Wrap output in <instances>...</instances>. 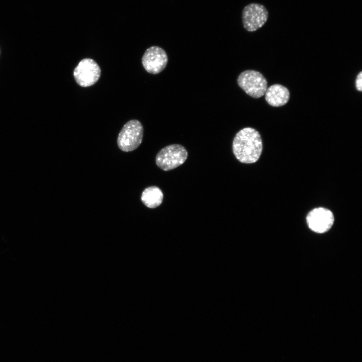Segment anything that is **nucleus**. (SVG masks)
<instances>
[{
  "label": "nucleus",
  "instance_id": "obj_6",
  "mask_svg": "<svg viewBox=\"0 0 362 362\" xmlns=\"http://www.w3.org/2000/svg\"><path fill=\"white\" fill-rule=\"evenodd\" d=\"M101 70L93 59L84 58L80 60L73 71L76 83L82 87H88L96 83L100 77Z\"/></svg>",
  "mask_w": 362,
  "mask_h": 362
},
{
  "label": "nucleus",
  "instance_id": "obj_10",
  "mask_svg": "<svg viewBox=\"0 0 362 362\" xmlns=\"http://www.w3.org/2000/svg\"><path fill=\"white\" fill-rule=\"evenodd\" d=\"M163 199L162 191L156 186H150L146 188L142 192L141 200L143 204L151 209L160 206Z\"/></svg>",
  "mask_w": 362,
  "mask_h": 362
},
{
  "label": "nucleus",
  "instance_id": "obj_8",
  "mask_svg": "<svg viewBox=\"0 0 362 362\" xmlns=\"http://www.w3.org/2000/svg\"><path fill=\"white\" fill-rule=\"evenodd\" d=\"M306 221L311 230L316 233H323L331 228L334 218L330 210L319 207L313 209L308 214Z\"/></svg>",
  "mask_w": 362,
  "mask_h": 362
},
{
  "label": "nucleus",
  "instance_id": "obj_9",
  "mask_svg": "<svg viewBox=\"0 0 362 362\" xmlns=\"http://www.w3.org/2000/svg\"><path fill=\"white\" fill-rule=\"evenodd\" d=\"M265 99L271 106L279 107L286 105L290 99L288 89L280 84H275L267 88Z\"/></svg>",
  "mask_w": 362,
  "mask_h": 362
},
{
  "label": "nucleus",
  "instance_id": "obj_7",
  "mask_svg": "<svg viewBox=\"0 0 362 362\" xmlns=\"http://www.w3.org/2000/svg\"><path fill=\"white\" fill-rule=\"evenodd\" d=\"M141 61L146 71L156 74L165 68L168 57L166 53L162 48L157 46H153L145 51Z\"/></svg>",
  "mask_w": 362,
  "mask_h": 362
},
{
  "label": "nucleus",
  "instance_id": "obj_5",
  "mask_svg": "<svg viewBox=\"0 0 362 362\" xmlns=\"http://www.w3.org/2000/svg\"><path fill=\"white\" fill-rule=\"evenodd\" d=\"M241 17L244 29L248 32H254L265 24L268 12L261 4L250 3L243 8Z\"/></svg>",
  "mask_w": 362,
  "mask_h": 362
},
{
  "label": "nucleus",
  "instance_id": "obj_3",
  "mask_svg": "<svg viewBox=\"0 0 362 362\" xmlns=\"http://www.w3.org/2000/svg\"><path fill=\"white\" fill-rule=\"evenodd\" d=\"M188 151L182 145L171 144L161 149L157 154V166L164 171L174 169L183 164L188 158Z\"/></svg>",
  "mask_w": 362,
  "mask_h": 362
},
{
  "label": "nucleus",
  "instance_id": "obj_11",
  "mask_svg": "<svg viewBox=\"0 0 362 362\" xmlns=\"http://www.w3.org/2000/svg\"><path fill=\"white\" fill-rule=\"evenodd\" d=\"M355 87L358 91H362V71H360L357 75L355 79Z\"/></svg>",
  "mask_w": 362,
  "mask_h": 362
},
{
  "label": "nucleus",
  "instance_id": "obj_2",
  "mask_svg": "<svg viewBox=\"0 0 362 362\" xmlns=\"http://www.w3.org/2000/svg\"><path fill=\"white\" fill-rule=\"evenodd\" d=\"M144 128L137 120H131L122 127L118 136L117 144L119 149L124 152H130L137 149L141 144Z\"/></svg>",
  "mask_w": 362,
  "mask_h": 362
},
{
  "label": "nucleus",
  "instance_id": "obj_4",
  "mask_svg": "<svg viewBox=\"0 0 362 362\" xmlns=\"http://www.w3.org/2000/svg\"><path fill=\"white\" fill-rule=\"evenodd\" d=\"M237 81L239 87L248 95L255 99L264 95L267 88V82L264 76L254 70L241 72Z\"/></svg>",
  "mask_w": 362,
  "mask_h": 362
},
{
  "label": "nucleus",
  "instance_id": "obj_1",
  "mask_svg": "<svg viewBox=\"0 0 362 362\" xmlns=\"http://www.w3.org/2000/svg\"><path fill=\"white\" fill-rule=\"evenodd\" d=\"M233 152L240 162L250 164L256 162L262 151V142L259 132L246 127L235 135L232 143Z\"/></svg>",
  "mask_w": 362,
  "mask_h": 362
}]
</instances>
